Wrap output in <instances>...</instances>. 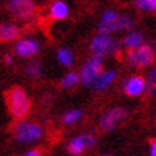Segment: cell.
<instances>
[{
  "mask_svg": "<svg viewBox=\"0 0 156 156\" xmlns=\"http://www.w3.org/2000/svg\"><path fill=\"white\" fill-rule=\"evenodd\" d=\"M6 105L16 120H24L32 110V102L22 86H13L6 92Z\"/></svg>",
  "mask_w": 156,
  "mask_h": 156,
  "instance_id": "obj_1",
  "label": "cell"
},
{
  "mask_svg": "<svg viewBox=\"0 0 156 156\" xmlns=\"http://www.w3.org/2000/svg\"><path fill=\"white\" fill-rule=\"evenodd\" d=\"M89 49H90V52H92V55H95V56H102V57L115 56V55H118L120 52L122 42L115 40L109 33L99 32L90 40Z\"/></svg>",
  "mask_w": 156,
  "mask_h": 156,
  "instance_id": "obj_2",
  "label": "cell"
},
{
  "mask_svg": "<svg viewBox=\"0 0 156 156\" xmlns=\"http://www.w3.org/2000/svg\"><path fill=\"white\" fill-rule=\"evenodd\" d=\"M14 139L19 143H34L40 140L44 135V129L42 125L37 122H32V120H19L13 128Z\"/></svg>",
  "mask_w": 156,
  "mask_h": 156,
  "instance_id": "obj_3",
  "label": "cell"
},
{
  "mask_svg": "<svg viewBox=\"0 0 156 156\" xmlns=\"http://www.w3.org/2000/svg\"><path fill=\"white\" fill-rule=\"evenodd\" d=\"M125 60L129 67L135 69H145L153 65L155 62V49L151 44H142L137 49H129L126 52Z\"/></svg>",
  "mask_w": 156,
  "mask_h": 156,
  "instance_id": "obj_4",
  "label": "cell"
},
{
  "mask_svg": "<svg viewBox=\"0 0 156 156\" xmlns=\"http://www.w3.org/2000/svg\"><path fill=\"white\" fill-rule=\"evenodd\" d=\"M102 72H103V57L93 55L83 63V66L79 72L80 83L83 86H92Z\"/></svg>",
  "mask_w": 156,
  "mask_h": 156,
  "instance_id": "obj_5",
  "label": "cell"
},
{
  "mask_svg": "<svg viewBox=\"0 0 156 156\" xmlns=\"http://www.w3.org/2000/svg\"><path fill=\"white\" fill-rule=\"evenodd\" d=\"M128 113V109L123 106H115L108 109L99 119V129L102 132H112L123 119H126Z\"/></svg>",
  "mask_w": 156,
  "mask_h": 156,
  "instance_id": "obj_6",
  "label": "cell"
},
{
  "mask_svg": "<svg viewBox=\"0 0 156 156\" xmlns=\"http://www.w3.org/2000/svg\"><path fill=\"white\" fill-rule=\"evenodd\" d=\"M7 10L16 20L27 22L34 16L36 5L34 0H9Z\"/></svg>",
  "mask_w": 156,
  "mask_h": 156,
  "instance_id": "obj_7",
  "label": "cell"
},
{
  "mask_svg": "<svg viewBox=\"0 0 156 156\" xmlns=\"http://www.w3.org/2000/svg\"><path fill=\"white\" fill-rule=\"evenodd\" d=\"M96 145H98V139H96V136L93 133H82V135H79V136H76L69 140V143H67V152L70 155L79 156L85 151L93 149Z\"/></svg>",
  "mask_w": 156,
  "mask_h": 156,
  "instance_id": "obj_8",
  "label": "cell"
},
{
  "mask_svg": "<svg viewBox=\"0 0 156 156\" xmlns=\"http://www.w3.org/2000/svg\"><path fill=\"white\" fill-rule=\"evenodd\" d=\"M122 90L130 98H139L146 92V80L140 75H132L128 76L122 82Z\"/></svg>",
  "mask_w": 156,
  "mask_h": 156,
  "instance_id": "obj_9",
  "label": "cell"
},
{
  "mask_svg": "<svg viewBox=\"0 0 156 156\" xmlns=\"http://www.w3.org/2000/svg\"><path fill=\"white\" fill-rule=\"evenodd\" d=\"M135 24V17L129 16V14H119L113 22L109 23H99L98 24V30L102 33H113V32H119V30H128V29L133 27Z\"/></svg>",
  "mask_w": 156,
  "mask_h": 156,
  "instance_id": "obj_10",
  "label": "cell"
},
{
  "mask_svg": "<svg viewBox=\"0 0 156 156\" xmlns=\"http://www.w3.org/2000/svg\"><path fill=\"white\" fill-rule=\"evenodd\" d=\"M40 52V43L34 39L24 37L19 39L16 44H14V53L16 56L22 57V59H30V57L36 56Z\"/></svg>",
  "mask_w": 156,
  "mask_h": 156,
  "instance_id": "obj_11",
  "label": "cell"
},
{
  "mask_svg": "<svg viewBox=\"0 0 156 156\" xmlns=\"http://www.w3.org/2000/svg\"><path fill=\"white\" fill-rule=\"evenodd\" d=\"M118 77V72L113 69H109V70H103L99 75V77L95 80V83L92 85V89L95 92H103L112 85Z\"/></svg>",
  "mask_w": 156,
  "mask_h": 156,
  "instance_id": "obj_12",
  "label": "cell"
},
{
  "mask_svg": "<svg viewBox=\"0 0 156 156\" xmlns=\"http://www.w3.org/2000/svg\"><path fill=\"white\" fill-rule=\"evenodd\" d=\"M20 36V29L14 23H2L0 24V42L9 43L17 40Z\"/></svg>",
  "mask_w": 156,
  "mask_h": 156,
  "instance_id": "obj_13",
  "label": "cell"
},
{
  "mask_svg": "<svg viewBox=\"0 0 156 156\" xmlns=\"http://www.w3.org/2000/svg\"><path fill=\"white\" fill-rule=\"evenodd\" d=\"M49 16L53 20H65L69 16V6L63 0H55L49 7Z\"/></svg>",
  "mask_w": 156,
  "mask_h": 156,
  "instance_id": "obj_14",
  "label": "cell"
},
{
  "mask_svg": "<svg viewBox=\"0 0 156 156\" xmlns=\"http://www.w3.org/2000/svg\"><path fill=\"white\" fill-rule=\"evenodd\" d=\"M142 44H145V36L142 32L139 30H130L122 40V46L123 48L129 49H137L140 48Z\"/></svg>",
  "mask_w": 156,
  "mask_h": 156,
  "instance_id": "obj_15",
  "label": "cell"
},
{
  "mask_svg": "<svg viewBox=\"0 0 156 156\" xmlns=\"http://www.w3.org/2000/svg\"><path fill=\"white\" fill-rule=\"evenodd\" d=\"M42 63L39 60H30L24 66V75L27 76L29 79H39L42 76Z\"/></svg>",
  "mask_w": 156,
  "mask_h": 156,
  "instance_id": "obj_16",
  "label": "cell"
},
{
  "mask_svg": "<svg viewBox=\"0 0 156 156\" xmlns=\"http://www.w3.org/2000/svg\"><path fill=\"white\" fill-rule=\"evenodd\" d=\"M82 118H83V112L80 109H70V110H67L66 113L62 116V123L70 126L73 123H77Z\"/></svg>",
  "mask_w": 156,
  "mask_h": 156,
  "instance_id": "obj_17",
  "label": "cell"
},
{
  "mask_svg": "<svg viewBox=\"0 0 156 156\" xmlns=\"http://www.w3.org/2000/svg\"><path fill=\"white\" fill-rule=\"evenodd\" d=\"M145 80H146V95L156 96V66L149 69Z\"/></svg>",
  "mask_w": 156,
  "mask_h": 156,
  "instance_id": "obj_18",
  "label": "cell"
},
{
  "mask_svg": "<svg viewBox=\"0 0 156 156\" xmlns=\"http://www.w3.org/2000/svg\"><path fill=\"white\" fill-rule=\"evenodd\" d=\"M77 83H80V76H79V73H76V72H69V73H66L60 80V86L63 89H72V87H75Z\"/></svg>",
  "mask_w": 156,
  "mask_h": 156,
  "instance_id": "obj_19",
  "label": "cell"
},
{
  "mask_svg": "<svg viewBox=\"0 0 156 156\" xmlns=\"http://www.w3.org/2000/svg\"><path fill=\"white\" fill-rule=\"evenodd\" d=\"M56 57H57V60H59V63H60L62 66L70 67L72 65H73V53L66 48L59 49L56 53Z\"/></svg>",
  "mask_w": 156,
  "mask_h": 156,
  "instance_id": "obj_20",
  "label": "cell"
},
{
  "mask_svg": "<svg viewBox=\"0 0 156 156\" xmlns=\"http://www.w3.org/2000/svg\"><path fill=\"white\" fill-rule=\"evenodd\" d=\"M118 16H119V13H116L113 9H106L103 13H102V17H100L99 23H109V22H113Z\"/></svg>",
  "mask_w": 156,
  "mask_h": 156,
  "instance_id": "obj_21",
  "label": "cell"
},
{
  "mask_svg": "<svg viewBox=\"0 0 156 156\" xmlns=\"http://www.w3.org/2000/svg\"><path fill=\"white\" fill-rule=\"evenodd\" d=\"M147 12H156V0H146Z\"/></svg>",
  "mask_w": 156,
  "mask_h": 156,
  "instance_id": "obj_22",
  "label": "cell"
},
{
  "mask_svg": "<svg viewBox=\"0 0 156 156\" xmlns=\"http://www.w3.org/2000/svg\"><path fill=\"white\" fill-rule=\"evenodd\" d=\"M149 153L151 156H156V139H152L151 142H149Z\"/></svg>",
  "mask_w": 156,
  "mask_h": 156,
  "instance_id": "obj_23",
  "label": "cell"
},
{
  "mask_svg": "<svg viewBox=\"0 0 156 156\" xmlns=\"http://www.w3.org/2000/svg\"><path fill=\"white\" fill-rule=\"evenodd\" d=\"M52 100H53V96H52V95H46V96H44V98L42 99L43 106H46V108H48V106H50V105H52Z\"/></svg>",
  "mask_w": 156,
  "mask_h": 156,
  "instance_id": "obj_24",
  "label": "cell"
},
{
  "mask_svg": "<svg viewBox=\"0 0 156 156\" xmlns=\"http://www.w3.org/2000/svg\"><path fill=\"white\" fill-rule=\"evenodd\" d=\"M23 156H42V152L37 151V149H32V151L26 152Z\"/></svg>",
  "mask_w": 156,
  "mask_h": 156,
  "instance_id": "obj_25",
  "label": "cell"
},
{
  "mask_svg": "<svg viewBox=\"0 0 156 156\" xmlns=\"http://www.w3.org/2000/svg\"><path fill=\"white\" fill-rule=\"evenodd\" d=\"M3 60H5V63L6 65H13V56H12V55H9V53H7V55H5V57H3Z\"/></svg>",
  "mask_w": 156,
  "mask_h": 156,
  "instance_id": "obj_26",
  "label": "cell"
},
{
  "mask_svg": "<svg viewBox=\"0 0 156 156\" xmlns=\"http://www.w3.org/2000/svg\"><path fill=\"white\" fill-rule=\"evenodd\" d=\"M103 156H110V155H103Z\"/></svg>",
  "mask_w": 156,
  "mask_h": 156,
  "instance_id": "obj_27",
  "label": "cell"
},
{
  "mask_svg": "<svg viewBox=\"0 0 156 156\" xmlns=\"http://www.w3.org/2000/svg\"><path fill=\"white\" fill-rule=\"evenodd\" d=\"M52 2H55V0H52Z\"/></svg>",
  "mask_w": 156,
  "mask_h": 156,
  "instance_id": "obj_28",
  "label": "cell"
},
{
  "mask_svg": "<svg viewBox=\"0 0 156 156\" xmlns=\"http://www.w3.org/2000/svg\"><path fill=\"white\" fill-rule=\"evenodd\" d=\"M155 139H156V137H155Z\"/></svg>",
  "mask_w": 156,
  "mask_h": 156,
  "instance_id": "obj_29",
  "label": "cell"
}]
</instances>
